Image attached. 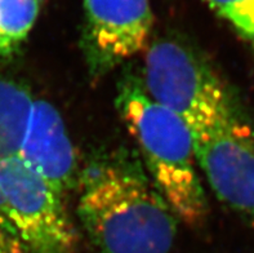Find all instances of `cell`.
I'll list each match as a JSON object with an SVG mask.
<instances>
[{
	"mask_svg": "<svg viewBox=\"0 0 254 253\" xmlns=\"http://www.w3.org/2000/svg\"><path fill=\"white\" fill-rule=\"evenodd\" d=\"M77 213L101 253H169L178 218L152 181L127 163L84 174Z\"/></svg>",
	"mask_w": 254,
	"mask_h": 253,
	"instance_id": "obj_1",
	"label": "cell"
},
{
	"mask_svg": "<svg viewBox=\"0 0 254 253\" xmlns=\"http://www.w3.org/2000/svg\"><path fill=\"white\" fill-rule=\"evenodd\" d=\"M116 107L141 151L152 183L176 217L189 226L203 225L208 199L189 125L150 98L134 78L120 85Z\"/></svg>",
	"mask_w": 254,
	"mask_h": 253,
	"instance_id": "obj_2",
	"label": "cell"
},
{
	"mask_svg": "<svg viewBox=\"0 0 254 253\" xmlns=\"http://www.w3.org/2000/svg\"><path fill=\"white\" fill-rule=\"evenodd\" d=\"M148 97L180 116L196 133L235 102V93L190 45L159 39L147 48L141 82Z\"/></svg>",
	"mask_w": 254,
	"mask_h": 253,
	"instance_id": "obj_3",
	"label": "cell"
},
{
	"mask_svg": "<svg viewBox=\"0 0 254 253\" xmlns=\"http://www.w3.org/2000/svg\"><path fill=\"white\" fill-rule=\"evenodd\" d=\"M197 164L219 202L254 229V125L236 99L192 133Z\"/></svg>",
	"mask_w": 254,
	"mask_h": 253,
	"instance_id": "obj_4",
	"label": "cell"
},
{
	"mask_svg": "<svg viewBox=\"0 0 254 253\" xmlns=\"http://www.w3.org/2000/svg\"><path fill=\"white\" fill-rule=\"evenodd\" d=\"M0 187L13 233L31 253H74L76 233L64 202L18 157L0 161Z\"/></svg>",
	"mask_w": 254,
	"mask_h": 253,
	"instance_id": "obj_5",
	"label": "cell"
},
{
	"mask_svg": "<svg viewBox=\"0 0 254 253\" xmlns=\"http://www.w3.org/2000/svg\"><path fill=\"white\" fill-rule=\"evenodd\" d=\"M81 48L93 78H101L147 47L150 0H83Z\"/></svg>",
	"mask_w": 254,
	"mask_h": 253,
	"instance_id": "obj_6",
	"label": "cell"
},
{
	"mask_svg": "<svg viewBox=\"0 0 254 253\" xmlns=\"http://www.w3.org/2000/svg\"><path fill=\"white\" fill-rule=\"evenodd\" d=\"M18 157L64 196L76 178V157L61 114L45 99H34Z\"/></svg>",
	"mask_w": 254,
	"mask_h": 253,
	"instance_id": "obj_7",
	"label": "cell"
},
{
	"mask_svg": "<svg viewBox=\"0 0 254 253\" xmlns=\"http://www.w3.org/2000/svg\"><path fill=\"white\" fill-rule=\"evenodd\" d=\"M32 103L34 98L25 86L0 77V161L18 155Z\"/></svg>",
	"mask_w": 254,
	"mask_h": 253,
	"instance_id": "obj_8",
	"label": "cell"
},
{
	"mask_svg": "<svg viewBox=\"0 0 254 253\" xmlns=\"http://www.w3.org/2000/svg\"><path fill=\"white\" fill-rule=\"evenodd\" d=\"M43 0H0V57L18 51L38 19Z\"/></svg>",
	"mask_w": 254,
	"mask_h": 253,
	"instance_id": "obj_9",
	"label": "cell"
},
{
	"mask_svg": "<svg viewBox=\"0 0 254 253\" xmlns=\"http://www.w3.org/2000/svg\"><path fill=\"white\" fill-rule=\"evenodd\" d=\"M213 10L235 27L243 38L254 42V0H205Z\"/></svg>",
	"mask_w": 254,
	"mask_h": 253,
	"instance_id": "obj_10",
	"label": "cell"
},
{
	"mask_svg": "<svg viewBox=\"0 0 254 253\" xmlns=\"http://www.w3.org/2000/svg\"><path fill=\"white\" fill-rule=\"evenodd\" d=\"M0 253H31L18 238L0 229Z\"/></svg>",
	"mask_w": 254,
	"mask_h": 253,
	"instance_id": "obj_11",
	"label": "cell"
},
{
	"mask_svg": "<svg viewBox=\"0 0 254 253\" xmlns=\"http://www.w3.org/2000/svg\"><path fill=\"white\" fill-rule=\"evenodd\" d=\"M0 229H3V230L8 231V233L14 235L12 226H10L9 217H8V209H6L5 199H4L1 187H0ZM14 237H16V235H14Z\"/></svg>",
	"mask_w": 254,
	"mask_h": 253,
	"instance_id": "obj_12",
	"label": "cell"
}]
</instances>
